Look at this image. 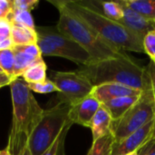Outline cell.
I'll use <instances>...</instances> for the list:
<instances>
[{
	"mask_svg": "<svg viewBox=\"0 0 155 155\" xmlns=\"http://www.w3.org/2000/svg\"><path fill=\"white\" fill-rule=\"evenodd\" d=\"M13 119L6 149L12 155H21L27 146L30 135L41 121L44 109L23 78H16L10 84Z\"/></svg>",
	"mask_w": 155,
	"mask_h": 155,
	"instance_id": "obj_1",
	"label": "cell"
},
{
	"mask_svg": "<svg viewBox=\"0 0 155 155\" xmlns=\"http://www.w3.org/2000/svg\"><path fill=\"white\" fill-rule=\"evenodd\" d=\"M64 5L92 27L101 37L123 51L144 54L143 37L121 23L107 18L89 2L63 1Z\"/></svg>",
	"mask_w": 155,
	"mask_h": 155,
	"instance_id": "obj_2",
	"label": "cell"
},
{
	"mask_svg": "<svg viewBox=\"0 0 155 155\" xmlns=\"http://www.w3.org/2000/svg\"><path fill=\"white\" fill-rule=\"evenodd\" d=\"M52 3L59 11V20L56 25L58 31L81 45L90 54L94 63L127 55L126 52L101 37L85 22L71 12L63 1Z\"/></svg>",
	"mask_w": 155,
	"mask_h": 155,
	"instance_id": "obj_3",
	"label": "cell"
},
{
	"mask_svg": "<svg viewBox=\"0 0 155 155\" xmlns=\"http://www.w3.org/2000/svg\"><path fill=\"white\" fill-rule=\"evenodd\" d=\"M94 86L115 83L127 85L142 92L148 89L145 67L142 66L128 54L110 58L82 66L78 70Z\"/></svg>",
	"mask_w": 155,
	"mask_h": 155,
	"instance_id": "obj_4",
	"label": "cell"
},
{
	"mask_svg": "<svg viewBox=\"0 0 155 155\" xmlns=\"http://www.w3.org/2000/svg\"><path fill=\"white\" fill-rule=\"evenodd\" d=\"M35 31L42 56H59L83 66L94 63L81 45L60 33L56 26H35Z\"/></svg>",
	"mask_w": 155,
	"mask_h": 155,
	"instance_id": "obj_5",
	"label": "cell"
},
{
	"mask_svg": "<svg viewBox=\"0 0 155 155\" xmlns=\"http://www.w3.org/2000/svg\"><path fill=\"white\" fill-rule=\"evenodd\" d=\"M71 104L58 103L44 114L29 137L27 146L32 155H42L58 138L68 119Z\"/></svg>",
	"mask_w": 155,
	"mask_h": 155,
	"instance_id": "obj_6",
	"label": "cell"
},
{
	"mask_svg": "<svg viewBox=\"0 0 155 155\" xmlns=\"http://www.w3.org/2000/svg\"><path fill=\"white\" fill-rule=\"evenodd\" d=\"M155 118L154 104L149 90L143 91L139 101L117 121H113L111 134L114 143L120 142L138 131Z\"/></svg>",
	"mask_w": 155,
	"mask_h": 155,
	"instance_id": "obj_7",
	"label": "cell"
},
{
	"mask_svg": "<svg viewBox=\"0 0 155 155\" xmlns=\"http://www.w3.org/2000/svg\"><path fill=\"white\" fill-rule=\"evenodd\" d=\"M50 80L59 90L58 103L73 104L93 92L94 85L78 70L73 72H52Z\"/></svg>",
	"mask_w": 155,
	"mask_h": 155,
	"instance_id": "obj_8",
	"label": "cell"
},
{
	"mask_svg": "<svg viewBox=\"0 0 155 155\" xmlns=\"http://www.w3.org/2000/svg\"><path fill=\"white\" fill-rule=\"evenodd\" d=\"M101 103L92 94L71 104L68 113V119L74 124L90 127V124L101 107Z\"/></svg>",
	"mask_w": 155,
	"mask_h": 155,
	"instance_id": "obj_9",
	"label": "cell"
},
{
	"mask_svg": "<svg viewBox=\"0 0 155 155\" xmlns=\"http://www.w3.org/2000/svg\"><path fill=\"white\" fill-rule=\"evenodd\" d=\"M153 120L124 140L114 143L112 155H126L137 152L147 141L150 140Z\"/></svg>",
	"mask_w": 155,
	"mask_h": 155,
	"instance_id": "obj_10",
	"label": "cell"
},
{
	"mask_svg": "<svg viewBox=\"0 0 155 155\" xmlns=\"http://www.w3.org/2000/svg\"><path fill=\"white\" fill-rule=\"evenodd\" d=\"M142 93V91L127 85L115 83H107L94 86L91 94L95 97L101 104H104L119 97L140 95Z\"/></svg>",
	"mask_w": 155,
	"mask_h": 155,
	"instance_id": "obj_11",
	"label": "cell"
},
{
	"mask_svg": "<svg viewBox=\"0 0 155 155\" xmlns=\"http://www.w3.org/2000/svg\"><path fill=\"white\" fill-rule=\"evenodd\" d=\"M122 5L123 11H124V16L122 20L119 22L136 35H140L141 37H144L149 32L153 31L152 21L144 18L133 9H131L124 0L119 1Z\"/></svg>",
	"mask_w": 155,
	"mask_h": 155,
	"instance_id": "obj_12",
	"label": "cell"
},
{
	"mask_svg": "<svg viewBox=\"0 0 155 155\" xmlns=\"http://www.w3.org/2000/svg\"><path fill=\"white\" fill-rule=\"evenodd\" d=\"M141 94L115 98L102 104V106H104L107 110L113 121H117L122 116H124L127 113V111L139 101Z\"/></svg>",
	"mask_w": 155,
	"mask_h": 155,
	"instance_id": "obj_13",
	"label": "cell"
},
{
	"mask_svg": "<svg viewBox=\"0 0 155 155\" xmlns=\"http://www.w3.org/2000/svg\"><path fill=\"white\" fill-rule=\"evenodd\" d=\"M112 123L113 119L110 114L101 104V107L94 114L89 127L92 130L93 142L111 133Z\"/></svg>",
	"mask_w": 155,
	"mask_h": 155,
	"instance_id": "obj_14",
	"label": "cell"
},
{
	"mask_svg": "<svg viewBox=\"0 0 155 155\" xmlns=\"http://www.w3.org/2000/svg\"><path fill=\"white\" fill-rule=\"evenodd\" d=\"M35 30L11 23V40L14 45H26L37 44Z\"/></svg>",
	"mask_w": 155,
	"mask_h": 155,
	"instance_id": "obj_15",
	"label": "cell"
},
{
	"mask_svg": "<svg viewBox=\"0 0 155 155\" xmlns=\"http://www.w3.org/2000/svg\"><path fill=\"white\" fill-rule=\"evenodd\" d=\"M91 5H93L95 9H97L100 13H102L104 16L109 19H112L116 22H120L124 16V11L122 5L119 1L116 2H89Z\"/></svg>",
	"mask_w": 155,
	"mask_h": 155,
	"instance_id": "obj_16",
	"label": "cell"
},
{
	"mask_svg": "<svg viewBox=\"0 0 155 155\" xmlns=\"http://www.w3.org/2000/svg\"><path fill=\"white\" fill-rule=\"evenodd\" d=\"M47 66L43 58L38 59L33 63L22 74L23 78L27 84H35L46 80Z\"/></svg>",
	"mask_w": 155,
	"mask_h": 155,
	"instance_id": "obj_17",
	"label": "cell"
},
{
	"mask_svg": "<svg viewBox=\"0 0 155 155\" xmlns=\"http://www.w3.org/2000/svg\"><path fill=\"white\" fill-rule=\"evenodd\" d=\"M124 3L134 11L144 18L155 20V0H124Z\"/></svg>",
	"mask_w": 155,
	"mask_h": 155,
	"instance_id": "obj_18",
	"label": "cell"
},
{
	"mask_svg": "<svg viewBox=\"0 0 155 155\" xmlns=\"http://www.w3.org/2000/svg\"><path fill=\"white\" fill-rule=\"evenodd\" d=\"M12 50L15 54V66H14V76L15 78L21 77L24 72L35 61H37L40 58L34 57L25 52L19 51L14 47H12Z\"/></svg>",
	"mask_w": 155,
	"mask_h": 155,
	"instance_id": "obj_19",
	"label": "cell"
},
{
	"mask_svg": "<svg viewBox=\"0 0 155 155\" xmlns=\"http://www.w3.org/2000/svg\"><path fill=\"white\" fill-rule=\"evenodd\" d=\"M114 143L112 134L93 142L87 155H112L113 144Z\"/></svg>",
	"mask_w": 155,
	"mask_h": 155,
	"instance_id": "obj_20",
	"label": "cell"
},
{
	"mask_svg": "<svg viewBox=\"0 0 155 155\" xmlns=\"http://www.w3.org/2000/svg\"><path fill=\"white\" fill-rule=\"evenodd\" d=\"M14 66H15V54L11 49L0 50V68L3 72L14 78Z\"/></svg>",
	"mask_w": 155,
	"mask_h": 155,
	"instance_id": "obj_21",
	"label": "cell"
},
{
	"mask_svg": "<svg viewBox=\"0 0 155 155\" xmlns=\"http://www.w3.org/2000/svg\"><path fill=\"white\" fill-rule=\"evenodd\" d=\"M11 23L17 24L27 28L35 30V25L30 12L27 11H13L12 15L8 18Z\"/></svg>",
	"mask_w": 155,
	"mask_h": 155,
	"instance_id": "obj_22",
	"label": "cell"
},
{
	"mask_svg": "<svg viewBox=\"0 0 155 155\" xmlns=\"http://www.w3.org/2000/svg\"><path fill=\"white\" fill-rule=\"evenodd\" d=\"M28 87L31 91L35 92L37 94H51L54 92L59 93L58 88L56 85L48 78L46 80L40 82V83H35V84H27Z\"/></svg>",
	"mask_w": 155,
	"mask_h": 155,
	"instance_id": "obj_23",
	"label": "cell"
},
{
	"mask_svg": "<svg viewBox=\"0 0 155 155\" xmlns=\"http://www.w3.org/2000/svg\"><path fill=\"white\" fill-rule=\"evenodd\" d=\"M144 54L149 55L151 61L155 63V32H149L143 39Z\"/></svg>",
	"mask_w": 155,
	"mask_h": 155,
	"instance_id": "obj_24",
	"label": "cell"
},
{
	"mask_svg": "<svg viewBox=\"0 0 155 155\" xmlns=\"http://www.w3.org/2000/svg\"><path fill=\"white\" fill-rule=\"evenodd\" d=\"M147 79H148V87L152 94L153 104H154L155 110V63L153 61H150L149 64L145 66Z\"/></svg>",
	"mask_w": 155,
	"mask_h": 155,
	"instance_id": "obj_25",
	"label": "cell"
},
{
	"mask_svg": "<svg viewBox=\"0 0 155 155\" xmlns=\"http://www.w3.org/2000/svg\"><path fill=\"white\" fill-rule=\"evenodd\" d=\"M38 0H14V11L30 12L38 5Z\"/></svg>",
	"mask_w": 155,
	"mask_h": 155,
	"instance_id": "obj_26",
	"label": "cell"
},
{
	"mask_svg": "<svg viewBox=\"0 0 155 155\" xmlns=\"http://www.w3.org/2000/svg\"><path fill=\"white\" fill-rule=\"evenodd\" d=\"M72 125H73V123L70 120H68L66 124L64 125V129L62 130V132L60 134L61 138H60V143H59V146L57 149L56 155H65V138H66L68 131L70 130Z\"/></svg>",
	"mask_w": 155,
	"mask_h": 155,
	"instance_id": "obj_27",
	"label": "cell"
},
{
	"mask_svg": "<svg viewBox=\"0 0 155 155\" xmlns=\"http://www.w3.org/2000/svg\"><path fill=\"white\" fill-rule=\"evenodd\" d=\"M11 38V22L8 18L0 19V42Z\"/></svg>",
	"mask_w": 155,
	"mask_h": 155,
	"instance_id": "obj_28",
	"label": "cell"
},
{
	"mask_svg": "<svg viewBox=\"0 0 155 155\" xmlns=\"http://www.w3.org/2000/svg\"><path fill=\"white\" fill-rule=\"evenodd\" d=\"M138 155H155V139L147 141L138 151Z\"/></svg>",
	"mask_w": 155,
	"mask_h": 155,
	"instance_id": "obj_29",
	"label": "cell"
},
{
	"mask_svg": "<svg viewBox=\"0 0 155 155\" xmlns=\"http://www.w3.org/2000/svg\"><path fill=\"white\" fill-rule=\"evenodd\" d=\"M0 10L6 16V18H9V16L12 15V13L14 11L13 1H11V0H0Z\"/></svg>",
	"mask_w": 155,
	"mask_h": 155,
	"instance_id": "obj_30",
	"label": "cell"
},
{
	"mask_svg": "<svg viewBox=\"0 0 155 155\" xmlns=\"http://www.w3.org/2000/svg\"><path fill=\"white\" fill-rule=\"evenodd\" d=\"M16 78H14L5 73H0V89L5 85H10V84Z\"/></svg>",
	"mask_w": 155,
	"mask_h": 155,
	"instance_id": "obj_31",
	"label": "cell"
},
{
	"mask_svg": "<svg viewBox=\"0 0 155 155\" xmlns=\"http://www.w3.org/2000/svg\"><path fill=\"white\" fill-rule=\"evenodd\" d=\"M60 138H61V136L59 135L58 138L54 141V143L42 155H56L57 149H58V146H59V143H60Z\"/></svg>",
	"mask_w": 155,
	"mask_h": 155,
	"instance_id": "obj_32",
	"label": "cell"
},
{
	"mask_svg": "<svg viewBox=\"0 0 155 155\" xmlns=\"http://www.w3.org/2000/svg\"><path fill=\"white\" fill-rule=\"evenodd\" d=\"M150 139H155V118L153 120V129H152V132H151Z\"/></svg>",
	"mask_w": 155,
	"mask_h": 155,
	"instance_id": "obj_33",
	"label": "cell"
},
{
	"mask_svg": "<svg viewBox=\"0 0 155 155\" xmlns=\"http://www.w3.org/2000/svg\"><path fill=\"white\" fill-rule=\"evenodd\" d=\"M21 155H32L31 154L30 150H29V148H28V146H26V147L24 149V151H23V153H22V154Z\"/></svg>",
	"mask_w": 155,
	"mask_h": 155,
	"instance_id": "obj_34",
	"label": "cell"
},
{
	"mask_svg": "<svg viewBox=\"0 0 155 155\" xmlns=\"http://www.w3.org/2000/svg\"><path fill=\"white\" fill-rule=\"evenodd\" d=\"M0 155H12L10 153H9V151L5 148V149H4V150H1L0 151Z\"/></svg>",
	"mask_w": 155,
	"mask_h": 155,
	"instance_id": "obj_35",
	"label": "cell"
},
{
	"mask_svg": "<svg viewBox=\"0 0 155 155\" xmlns=\"http://www.w3.org/2000/svg\"><path fill=\"white\" fill-rule=\"evenodd\" d=\"M6 18V16L2 13V11L0 10V19H5Z\"/></svg>",
	"mask_w": 155,
	"mask_h": 155,
	"instance_id": "obj_36",
	"label": "cell"
},
{
	"mask_svg": "<svg viewBox=\"0 0 155 155\" xmlns=\"http://www.w3.org/2000/svg\"><path fill=\"white\" fill-rule=\"evenodd\" d=\"M152 25H153V31L155 32V20H154V21H152Z\"/></svg>",
	"mask_w": 155,
	"mask_h": 155,
	"instance_id": "obj_37",
	"label": "cell"
},
{
	"mask_svg": "<svg viewBox=\"0 0 155 155\" xmlns=\"http://www.w3.org/2000/svg\"><path fill=\"white\" fill-rule=\"evenodd\" d=\"M126 155H138V154H137V152H135V153H129V154H126Z\"/></svg>",
	"mask_w": 155,
	"mask_h": 155,
	"instance_id": "obj_38",
	"label": "cell"
},
{
	"mask_svg": "<svg viewBox=\"0 0 155 155\" xmlns=\"http://www.w3.org/2000/svg\"><path fill=\"white\" fill-rule=\"evenodd\" d=\"M0 73H4V72H3V70H2L1 68H0Z\"/></svg>",
	"mask_w": 155,
	"mask_h": 155,
	"instance_id": "obj_39",
	"label": "cell"
}]
</instances>
